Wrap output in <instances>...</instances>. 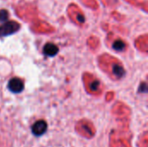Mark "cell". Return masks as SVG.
I'll use <instances>...</instances> for the list:
<instances>
[{"instance_id":"cell-1","label":"cell","mask_w":148,"mask_h":147,"mask_svg":"<svg viewBox=\"0 0 148 147\" xmlns=\"http://www.w3.org/2000/svg\"><path fill=\"white\" fill-rule=\"evenodd\" d=\"M24 88L23 82L21 79L17 77H14L10 79L8 82V89L14 94H19L21 93Z\"/></svg>"},{"instance_id":"cell-2","label":"cell","mask_w":148,"mask_h":147,"mask_svg":"<svg viewBox=\"0 0 148 147\" xmlns=\"http://www.w3.org/2000/svg\"><path fill=\"white\" fill-rule=\"evenodd\" d=\"M20 28L19 24L15 22H10L3 24L0 27V37L6 36L8 35H11L15 33L16 30H18Z\"/></svg>"},{"instance_id":"cell-3","label":"cell","mask_w":148,"mask_h":147,"mask_svg":"<svg viewBox=\"0 0 148 147\" xmlns=\"http://www.w3.org/2000/svg\"><path fill=\"white\" fill-rule=\"evenodd\" d=\"M47 129H48V125H47L46 121H44L42 120H37L31 126V132H32V133L35 136H37V137L43 135L46 133Z\"/></svg>"},{"instance_id":"cell-4","label":"cell","mask_w":148,"mask_h":147,"mask_svg":"<svg viewBox=\"0 0 148 147\" xmlns=\"http://www.w3.org/2000/svg\"><path fill=\"white\" fill-rule=\"evenodd\" d=\"M58 48L54 43H46L43 47V54L47 56H55L58 53Z\"/></svg>"},{"instance_id":"cell-5","label":"cell","mask_w":148,"mask_h":147,"mask_svg":"<svg viewBox=\"0 0 148 147\" xmlns=\"http://www.w3.org/2000/svg\"><path fill=\"white\" fill-rule=\"evenodd\" d=\"M113 73L118 78H122L126 75L125 69L123 68V67L121 65H119V64H114V66H113Z\"/></svg>"},{"instance_id":"cell-6","label":"cell","mask_w":148,"mask_h":147,"mask_svg":"<svg viewBox=\"0 0 148 147\" xmlns=\"http://www.w3.org/2000/svg\"><path fill=\"white\" fill-rule=\"evenodd\" d=\"M113 48L116 51H123L126 48V44L121 40H116L113 44Z\"/></svg>"},{"instance_id":"cell-7","label":"cell","mask_w":148,"mask_h":147,"mask_svg":"<svg viewBox=\"0 0 148 147\" xmlns=\"http://www.w3.org/2000/svg\"><path fill=\"white\" fill-rule=\"evenodd\" d=\"M138 91H139V93H144V94H146L147 92V83L146 82L140 83Z\"/></svg>"},{"instance_id":"cell-8","label":"cell","mask_w":148,"mask_h":147,"mask_svg":"<svg viewBox=\"0 0 148 147\" xmlns=\"http://www.w3.org/2000/svg\"><path fill=\"white\" fill-rule=\"evenodd\" d=\"M8 12L5 10H0V21H4L8 18Z\"/></svg>"},{"instance_id":"cell-9","label":"cell","mask_w":148,"mask_h":147,"mask_svg":"<svg viewBox=\"0 0 148 147\" xmlns=\"http://www.w3.org/2000/svg\"><path fill=\"white\" fill-rule=\"evenodd\" d=\"M99 85H100V82L98 81H95L94 82L91 83V90L92 91H96L98 89Z\"/></svg>"}]
</instances>
